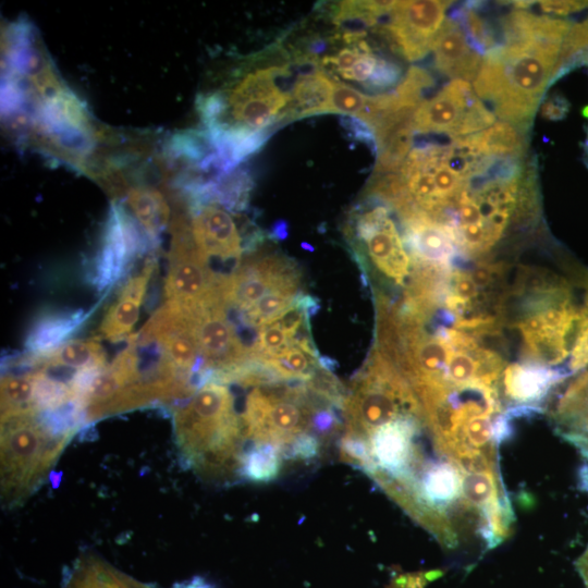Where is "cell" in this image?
I'll list each match as a JSON object with an SVG mask.
<instances>
[{
  "instance_id": "1",
  "label": "cell",
  "mask_w": 588,
  "mask_h": 588,
  "mask_svg": "<svg viewBox=\"0 0 588 588\" xmlns=\"http://www.w3.org/2000/svg\"><path fill=\"white\" fill-rule=\"evenodd\" d=\"M3 52L2 114L32 128L47 152L82 162L95 146L91 115L58 73L30 22L20 19L7 28Z\"/></svg>"
},
{
  "instance_id": "2",
  "label": "cell",
  "mask_w": 588,
  "mask_h": 588,
  "mask_svg": "<svg viewBox=\"0 0 588 588\" xmlns=\"http://www.w3.org/2000/svg\"><path fill=\"white\" fill-rule=\"evenodd\" d=\"M569 20L515 9L500 20V44L482 57L475 94L499 120L530 126L546 89L555 81Z\"/></svg>"
},
{
  "instance_id": "3",
  "label": "cell",
  "mask_w": 588,
  "mask_h": 588,
  "mask_svg": "<svg viewBox=\"0 0 588 588\" xmlns=\"http://www.w3.org/2000/svg\"><path fill=\"white\" fill-rule=\"evenodd\" d=\"M291 75V62L255 57L238 66L221 87L199 97L201 132L220 172L235 170L277 126L290 122Z\"/></svg>"
},
{
  "instance_id": "4",
  "label": "cell",
  "mask_w": 588,
  "mask_h": 588,
  "mask_svg": "<svg viewBox=\"0 0 588 588\" xmlns=\"http://www.w3.org/2000/svg\"><path fill=\"white\" fill-rule=\"evenodd\" d=\"M538 207L535 170L522 159H495L466 183L440 223L463 258L482 259L511 228L532 222Z\"/></svg>"
},
{
  "instance_id": "5",
  "label": "cell",
  "mask_w": 588,
  "mask_h": 588,
  "mask_svg": "<svg viewBox=\"0 0 588 588\" xmlns=\"http://www.w3.org/2000/svg\"><path fill=\"white\" fill-rule=\"evenodd\" d=\"M176 442L185 461L206 477L238 471L243 434L234 399L222 382L209 381L173 411Z\"/></svg>"
},
{
  "instance_id": "6",
  "label": "cell",
  "mask_w": 588,
  "mask_h": 588,
  "mask_svg": "<svg viewBox=\"0 0 588 588\" xmlns=\"http://www.w3.org/2000/svg\"><path fill=\"white\" fill-rule=\"evenodd\" d=\"M492 160L481 156L467 137L430 142L412 148L399 174L412 207L439 222L466 183Z\"/></svg>"
},
{
  "instance_id": "7",
  "label": "cell",
  "mask_w": 588,
  "mask_h": 588,
  "mask_svg": "<svg viewBox=\"0 0 588 588\" xmlns=\"http://www.w3.org/2000/svg\"><path fill=\"white\" fill-rule=\"evenodd\" d=\"M69 438L39 412L1 418V494L5 506L22 503L38 488Z\"/></svg>"
},
{
  "instance_id": "8",
  "label": "cell",
  "mask_w": 588,
  "mask_h": 588,
  "mask_svg": "<svg viewBox=\"0 0 588 588\" xmlns=\"http://www.w3.org/2000/svg\"><path fill=\"white\" fill-rule=\"evenodd\" d=\"M342 409L345 433L367 441L377 429L397 418L412 416L424 420L422 408L413 388L375 346L351 380Z\"/></svg>"
},
{
  "instance_id": "9",
  "label": "cell",
  "mask_w": 588,
  "mask_h": 588,
  "mask_svg": "<svg viewBox=\"0 0 588 588\" xmlns=\"http://www.w3.org/2000/svg\"><path fill=\"white\" fill-rule=\"evenodd\" d=\"M327 405L331 404L309 391L305 382L273 381L256 385L241 416L243 434L254 442L284 446L308 432L316 412Z\"/></svg>"
},
{
  "instance_id": "10",
  "label": "cell",
  "mask_w": 588,
  "mask_h": 588,
  "mask_svg": "<svg viewBox=\"0 0 588 588\" xmlns=\"http://www.w3.org/2000/svg\"><path fill=\"white\" fill-rule=\"evenodd\" d=\"M393 209L385 203L364 196L350 213L345 237L364 271L370 268L396 285L412 281L416 269L404 237L392 218Z\"/></svg>"
},
{
  "instance_id": "11",
  "label": "cell",
  "mask_w": 588,
  "mask_h": 588,
  "mask_svg": "<svg viewBox=\"0 0 588 588\" xmlns=\"http://www.w3.org/2000/svg\"><path fill=\"white\" fill-rule=\"evenodd\" d=\"M169 270L164 281L166 302L194 307L221 294L224 277L217 274L197 248L188 212H175L169 226Z\"/></svg>"
},
{
  "instance_id": "12",
  "label": "cell",
  "mask_w": 588,
  "mask_h": 588,
  "mask_svg": "<svg viewBox=\"0 0 588 588\" xmlns=\"http://www.w3.org/2000/svg\"><path fill=\"white\" fill-rule=\"evenodd\" d=\"M497 117L475 94L469 82L451 79L414 112L415 134L466 137L485 131Z\"/></svg>"
},
{
  "instance_id": "13",
  "label": "cell",
  "mask_w": 588,
  "mask_h": 588,
  "mask_svg": "<svg viewBox=\"0 0 588 588\" xmlns=\"http://www.w3.org/2000/svg\"><path fill=\"white\" fill-rule=\"evenodd\" d=\"M259 245L222 279L221 297L228 309L243 314L267 294L301 286V272L294 261L273 249H259Z\"/></svg>"
},
{
  "instance_id": "14",
  "label": "cell",
  "mask_w": 588,
  "mask_h": 588,
  "mask_svg": "<svg viewBox=\"0 0 588 588\" xmlns=\"http://www.w3.org/2000/svg\"><path fill=\"white\" fill-rule=\"evenodd\" d=\"M344 46L323 54L313 65L345 84L357 85L368 91L384 94L403 78L401 66L379 54L362 30H346L340 37Z\"/></svg>"
},
{
  "instance_id": "15",
  "label": "cell",
  "mask_w": 588,
  "mask_h": 588,
  "mask_svg": "<svg viewBox=\"0 0 588 588\" xmlns=\"http://www.w3.org/2000/svg\"><path fill=\"white\" fill-rule=\"evenodd\" d=\"M189 308L205 368L211 381L224 383L250 362L249 348L229 318L221 294Z\"/></svg>"
},
{
  "instance_id": "16",
  "label": "cell",
  "mask_w": 588,
  "mask_h": 588,
  "mask_svg": "<svg viewBox=\"0 0 588 588\" xmlns=\"http://www.w3.org/2000/svg\"><path fill=\"white\" fill-rule=\"evenodd\" d=\"M182 194L187 205L192 235L199 252L208 260L213 257L237 265L244 248L241 231L231 213L234 210L203 187Z\"/></svg>"
},
{
  "instance_id": "17",
  "label": "cell",
  "mask_w": 588,
  "mask_h": 588,
  "mask_svg": "<svg viewBox=\"0 0 588 588\" xmlns=\"http://www.w3.org/2000/svg\"><path fill=\"white\" fill-rule=\"evenodd\" d=\"M451 1H394L382 30L394 49L407 61L425 58L446 19Z\"/></svg>"
},
{
  "instance_id": "18",
  "label": "cell",
  "mask_w": 588,
  "mask_h": 588,
  "mask_svg": "<svg viewBox=\"0 0 588 588\" xmlns=\"http://www.w3.org/2000/svg\"><path fill=\"white\" fill-rule=\"evenodd\" d=\"M147 243L149 240L125 206L113 201L93 272L97 290L101 292L111 287Z\"/></svg>"
},
{
  "instance_id": "19",
  "label": "cell",
  "mask_w": 588,
  "mask_h": 588,
  "mask_svg": "<svg viewBox=\"0 0 588 588\" xmlns=\"http://www.w3.org/2000/svg\"><path fill=\"white\" fill-rule=\"evenodd\" d=\"M422 419L401 417L377 429L369 438L372 458L392 478L415 480L426 463L415 445Z\"/></svg>"
},
{
  "instance_id": "20",
  "label": "cell",
  "mask_w": 588,
  "mask_h": 588,
  "mask_svg": "<svg viewBox=\"0 0 588 588\" xmlns=\"http://www.w3.org/2000/svg\"><path fill=\"white\" fill-rule=\"evenodd\" d=\"M565 378L560 369L526 362L513 363L502 370L497 390L512 406L539 407L550 390Z\"/></svg>"
},
{
  "instance_id": "21",
  "label": "cell",
  "mask_w": 588,
  "mask_h": 588,
  "mask_svg": "<svg viewBox=\"0 0 588 588\" xmlns=\"http://www.w3.org/2000/svg\"><path fill=\"white\" fill-rule=\"evenodd\" d=\"M436 70L451 79L475 81L482 57L462 28L446 16L432 46Z\"/></svg>"
},
{
  "instance_id": "22",
  "label": "cell",
  "mask_w": 588,
  "mask_h": 588,
  "mask_svg": "<svg viewBox=\"0 0 588 588\" xmlns=\"http://www.w3.org/2000/svg\"><path fill=\"white\" fill-rule=\"evenodd\" d=\"M154 268L155 261L148 260L145 268L123 285L99 326L98 331L102 338L117 342L128 336L139 317Z\"/></svg>"
},
{
  "instance_id": "23",
  "label": "cell",
  "mask_w": 588,
  "mask_h": 588,
  "mask_svg": "<svg viewBox=\"0 0 588 588\" xmlns=\"http://www.w3.org/2000/svg\"><path fill=\"white\" fill-rule=\"evenodd\" d=\"M414 482L419 505L446 513L461 499V471L450 461L426 462Z\"/></svg>"
},
{
  "instance_id": "24",
  "label": "cell",
  "mask_w": 588,
  "mask_h": 588,
  "mask_svg": "<svg viewBox=\"0 0 588 588\" xmlns=\"http://www.w3.org/2000/svg\"><path fill=\"white\" fill-rule=\"evenodd\" d=\"M122 197L146 237L152 245L157 244L172 220L168 198L160 189L142 183L126 187Z\"/></svg>"
},
{
  "instance_id": "25",
  "label": "cell",
  "mask_w": 588,
  "mask_h": 588,
  "mask_svg": "<svg viewBox=\"0 0 588 588\" xmlns=\"http://www.w3.org/2000/svg\"><path fill=\"white\" fill-rule=\"evenodd\" d=\"M334 81L327 72L317 66L298 74L294 78L291 90L290 121L331 113Z\"/></svg>"
},
{
  "instance_id": "26",
  "label": "cell",
  "mask_w": 588,
  "mask_h": 588,
  "mask_svg": "<svg viewBox=\"0 0 588 588\" xmlns=\"http://www.w3.org/2000/svg\"><path fill=\"white\" fill-rule=\"evenodd\" d=\"M29 364L40 368L71 371L105 368L108 366L101 344L97 340L91 339L66 340L48 353L33 355Z\"/></svg>"
},
{
  "instance_id": "27",
  "label": "cell",
  "mask_w": 588,
  "mask_h": 588,
  "mask_svg": "<svg viewBox=\"0 0 588 588\" xmlns=\"http://www.w3.org/2000/svg\"><path fill=\"white\" fill-rule=\"evenodd\" d=\"M530 126L498 120L493 125L467 136L483 157L493 159H522L528 144Z\"/></svg>"
},
{
  "instance_id": "28",
  "label": "cell",
  "mask_w": 588,
  "mask_h": 588,
  "mask_svg": "<svg viewBox=\"0 0 588 588\" xmlns=\"http://www.w3.org/2000/svg\"><path fill=\"white\" fill-rule=\"evenodd\" d=\"M87 317L84 310L47 314L35 322L25 345L32 355L48 353L65 342Z\"/></svg>"
},
{
  "instance_id": "29",
  "label": "cell",
  "mask_w": 588,
  "mask_h": 588,
  "mask_svg": "<svg viewBox=\"0 0 588 588\" xmlns=\"http://www.w3.org/2000/svg\"><path fill=\"white\" fill-rule=\"evenodd\" d=\"M480 8V2H465L453 7L448 16L462 28L471 47L485 56L499 45L500 37Z\"/></svg>"
},
{
  "instance_id": "30",
  "label": "cell",
  "mask_w": 588,
  "mask_h": 588,
  "mask_svg": "<svg viewBox=\"0 0 588 588\" xmlns=\"http://www.w3.org/2000/svg\"><path fill=\"white\" fill-rule=\"evenodd\" d=\"M281 446L268 442H254L242 452L238 476L250 482L267 483L274 480L282 465Z\"/></svg>"
},
{
  "instance_id": "31",
  "label": "cell",
  "mask_w": 588,
  "mask_h": 588,
  "mask_svg": "<svg viewBox=\"0 0 588 588\" xmlns=\"http://www.w3.org/2000/svg\"><path fill=\"white\" fill-rule=\"evenodd\" d=\"M35 369L5 373L1 380V418L27 412L33 407L35 394Z\"/></svg>"
},
{
  "instance_id": "32",
  "label": "cell",
  "mask_w": 588,
  "mask_h": 588,
  "mask_svg": "<svg viewBox=\"0 0 588 588\" xmlns=\"http://www.w3.org/2000/svg\"><path fill=\"white\" fill-rule=\"evenodd\" d=\"M505 495L499 473H461V499L479 512Z\"/></svg>"
},
{
  "instance_id": "33",
  "label": "cell",
  "mask_w": 588,
  "mask_h": 588,
  "mask_svg": "<svg viewBox=\"0 0 588 588\" xmlns=\"http://www.w3.org/2000/svg\"><path fill=\"white\" fill-rule=\"evenodd\" d=\"M65 588H123L120 573L95 556H85L65 585Z\"/></svg>"
},
{
  "instance_id": "34",
  "label": "cell",
  "mask_w": 588,
  "mask_h": 588,
  "mask_svg": "<svg viewBox=\"0 0 588 588\" xmlns=\"http://www.w3.org/2000/svg\"><path fill=\"white\" fill-rule=\"evenodd\" d=\"M299 293H302L301 286H285L267 294L242 314V321L250 328L258 329L284 311Z\"/></svg>"
},
{
  "instance_id": "35",
  "label": "cell",
  "mask_w": 588,
  "mask_h": 588,
  "mask_svg": "<svg viewBox=\"0 0 588 588\" xmlns=\"http://www.w3.org/2000/svg\"><path fill=\"white\" fill-rule=\"evenodd\" d=\"M340 457L363 469L368 476L378 469L371 455L369 441L353 434L345 433L341 439Z\"/></svg>"
},
{
  "instance_id": "36",
  "label": "cell",
  "mask_w": 588,
  "mask_h": 588,
  "mask_svg": "<svg viewBox=\"0 0 588 588\" xmlns=\"http://www.w3.org/2000/svg\"><path fill=\"white\" fill-rule=\"evenodd\" d=\"M281 452L285 460L310 461L319 455L320 442L314 433L305 432L281 446Z\"/></svg>"
},
{
  "instance_id": "37",
  "label": "cell",
  "mask_w": 588,
  "mask_h": 588,
  "mask_svg": "<svg viewBox=\"0 0 588 588\" xmlns=\"http://www.w3.org/2000/svg\"><path fill=\"white\" fill-rule=\"evenodd\" d=\"M515 9L528 10L536 7L543 15L564 16L588 8V1H514Z\"/></svg>"
},
{
  "instance_id": "38",
  "label": "cell",
  "mask_w": 588,
  "mask_h": 588,
  "mask_svg": "<svg viewBox=\"0 0 588 588\" xmlns=\"http://www.w3.org/2000/svg\"><path fill=\"white\" fill-rule=\"evenodd\" d=\"M581 323L571 350L566 366L568 373H574L588 366V309H583Z\"/></svg>"
},
{
  "instance_id": "39",
  "label": "cell",
  "mask_w": 588,
  "mask_h": 588,
  "mask_svg": "<svg viewBox=\"0 0 588 588\" xmlns=\"http://www.w3.org/2000/svg\"><path fill=\"white\" fill-rule=\"evenodd\" d=\"M332 407L334 406H322L314 415L310 430L315 436L326 438L339 427L340 421Z\"/></svg>"
},
{
  "instance_id": "40",
  "label": "cell",
  "mask_w": 588,
  "mask_h": 588,
  "mask_svg": "<svg viewBox=\"0 0 588 588\" xmlns=\"http://www.w3.org/2000/svg\"><path fill=\"white\" fill-rule=\"evenodd\" d=\"M428 581L424 573H400L393 576L388 588H425Z\"/></svg>"
},
{
  "instance_id": "41",
  "label": "cell",
  "mask_w": 588,
  "mask_h": 588,
  "mask_svg": "<svg viewBox=\"0 0 588 588\" xmlns=\"http://www.w3.org/2000/svg\"><path fill=\"white\" fill-rule=\"evenodd\" d=\"M565 103V100L559 97L551 98L543 103L541 113L549 120L562 119L567 109Z\"/></svg>"
},
{
  "instance_id": "42",
  "label": "cell",
  "mask_w": 588,
  "mask_h": 588,
  "mask_svg": "<svg viewBox=\"0 0 588 588\" xmlns=\"http://www.w3.org/2000/svg\"><path fill=\"white\" fill-rule=\"evenodd\" d=\"M175 588H215V587L211 584L207 583L201 577H194L193 579L184 584H177Z\"/></svg>"
},
{
  "instance_id": "43",
  "label": "cell",
  "mask_w": 588,
  "mask_h": 588,
  "mask_svg": "<svg viewBox=\"0 0 588 588\" xmlns=\"http://www.w3.org/2000/svg\"><path fill=\"white\" fill-rule=\"evenodd\" d=\"M120 578H121V581H122V585L124 588H151L147 585H143L134 579H132L131 577L124 575V574H121L120 573Z\"/></svg>"
},
{
  "instance_id": "44",
  "label": "cell",
  "mask_w": 588,
  "mask_h": 588,
  "mask_svg": "<svg viewBox=\"0 0 588 588\" xmlns=\"http://www.w3.org/2000/svg\"><path fill=\"white\" fill-rule=\"evenodd\" d=\"M426 580L428 583L438 579L439 577L443 576L444 572L442 569H432L428 572H422Z\"/></svg>"
},
{
  "instance_id": "45",
  "label": "cell",
  "mask_w": 588,
  "mask_h": 588,
  "mask_svg": "<svg viewBox=\"0 0 588 588\" xmlns=\"http://www.w3.org/2000/svg\"><path fill=\"white\" fill-rule=\"evenodd\" d=\"M585 303H586V306H587V309H588V280L586 282Z\"/></svg>"
}]
</instances>
